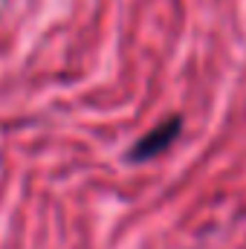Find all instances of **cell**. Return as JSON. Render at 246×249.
<instances>
[{
	"label": "cell",
	"mask_w": 246,
	"mask_h": 249,
	"mask_svg": "<svg viewBox=\"0 0 246 249\" xmlns=\"http://www.w3.org/2000/svg\"><path fill=\"white\" fill-rule=\"evenodd\" d=\"M183 116L174 113V116H165L162 122H157L148 133H142L127 151H124V160L130 165H139V162H151L157 157H162L165 151H171L177 145V139L183 136Z\"/></svg>",
	"instance_id": "cell-1"
}]
</instances>
